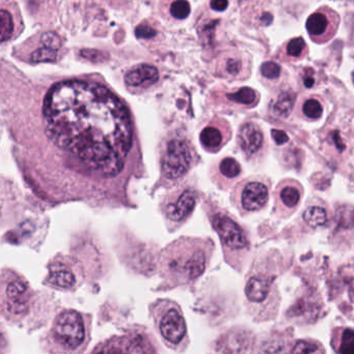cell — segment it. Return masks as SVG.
<instances>
[{
	"mask_svg": "<svg viewBox=\"0 0 354 354\" xmlns=\"http://www.w3.org/2000/svg\"><path fill=\"white\" fill-rule=\"evenodd\" d=\"M43 113L49 138L88 169L106 177L123 169L132 146L131 119L109 88L82 80L55 84Z\"/></svg>",
	"mask_w": 354,
	"mask_h": 354,
	"instance_id": "obj_1",
	"label": "cell"
},
{
	"mask_svg": "<svg viewBox=\"0 0 354 354\" xmlns=\"http://www.w3.org/2000/svg\"><path fill=\"white\" fill-rule=\"evenodd\" d=\"M339 22V14L331 8L323 6L308 16L306 20L308 37L316 44H325L337 34Z\"/></svg>",
	"mask_w": 354,
	"mask_h": 354,
	"instance_id": "obj_2",
	"label": "cell"
},
{
	"mask_svg": "<svg viewBox=\"0 0 354 354\" xmlns=\"http://www.w3.org/2000/svg\"><path fill=\"white\" fill-rule=\"evenodd\" d=\"M55 335L59 344L75 349L84 339V321L74 310H67L59 315L55 325Z\"/></svg>",
	"mask_w": 354,
	"mask_h": 354,
	"instance_id": "obj_3",
	"label": "cell"
},
{
	"mask_svg": "<svg viewBox=\"0 0 354 354\" xmlns=\"http://www.w3.org/2000/svg\"><path fill=\"white\" fill-rule=\"evenodd\" d=\"M192 163L189 147L182 140H171L167 145V153L162 159V171L167 179L176 180L182 177Z\"/></svg>",
	"mask_w": 354,
	"mask_h": 354,
	"instance_id": "obj_4",
	"label": "cell"
},
{
	"mask_svg": "<svg viewBox=\"0 0 354 354\" xmlns=\"http://www.w3.org/2000/svg\"><path fill=\"white\" fill-rule=\"evenodd\" d=\"M274 281L270 275L259 272L250 277L245 286V296L252 306H258V310H264L277 298Z\"/></svg>",
	"mask_w": 354,
	"mask_h": 354,
	"instance_id": "obj_5",
	"label": "cell"
},
{
	"mask_svg": "<svg viewBox=\"0 0 354 354\" xmlns=\"http://www.w3.org/2000/svg\"><path fill=\"white\" fill-rule=\"evenodd\" d=\"M213 225L223 243L230 250H246L250 248L245 232L233 219L225 215H216L213 218Z\"/></svg>",
	"mask_w": 354,
	"mask_h": 354,
	"instance_id": "obj_6",
	"label": "cell"
},
{
	"mask_svg": "<svg viewBox=\"0 0 354 354\" xmlns=\"http://www.w3.org/2000/svg\"><path fill=\"white\" fill-rule=\"evenodd\" d=\"M269 200V184L261 178L248 180L240 192V206L246 212H256L266 206Z\"/></svg>",
	"mask_w": 354,
	"mask_h": 354,
	"instance_id": "obj_7",
	"label": "cell"
},
{
	"mask_svg": "<svg viewBox=\"0 0 354 354\" xmlns=\"http://www.w3.org/2000/svg\"><path fill=\"white\" fill-rule=\"evenodd\" d=\"M302 187L294 180H285L277 186L275 192V205L279 213L290 215L299 206L302 196Z\"/></svg>",
	"mask_w": 354,
	"mask_h": 354,
	"instance_id": "obj_8",
	"label": "cell"
},
{
	"mask_svg": "<svg viewBox=\"0 0 354 354\" xmlns=\"http://www.w3.org/2000/svg\"><path fill=\"white\" fill-rule=\"evenodd\" d=\"M238 142L246 156H257L264 148V132L258 124L254 122H248L240 128Z\"/></svg>",
	"mask_w": 354,
	"mask_h": 354,
	"instance_id": "obj_9",
	"label": "cell"
},
{
	"mask_svg": "<svg viewBox=\"0 0 354 354\" xmlns=\"http://www.w3.org/2000/svg\"><path fill=\"white\" fill-rule=\"evenodd\" d=\"M160 330L163 337L167 341L178 344L182 341L184 335H185V321L177 310H169L163 318L162 322H161Z\"/></svg>",
	"mask_w": 354,
	"mask_h": 354,
	"instance_id": "obj_10",
	"label": "cell"
},
{
	"mask_svg": "<svg viewBox=\"0 0 354 354\" xmlns=\"http://www.w3.org/2000/svg\"><path fill=\"white\" fill-rule=\"evenodd\" d=\"M308 55V47L301 37L290 39L281 45L277 51V59L287 63H296L302 61Z\"/></svg>",
	"mask_w": 354,
	"mask_h": 354,
	"instance_id": "obj_11",
	"label": "cell"
},
{
	"mask_svg": "<svg viewBox=\"0 0 354 354\" xmlns=\"http://www.w3.org/2000/svg\"><path fill=\"white\" fill-rule=\"evenodd\" d=\"M8 308L14 314L26 312L28 301V286L22 281H14L8 286Z\"/></svg>",
	"mask_w": 354,
	"mask_h": 354,
	"instance_id": "obj_12",
	"label": "cell"
},
{
	"mask_svg": "<svg viewBox=\"0 0 354 354\" xmlns=\"http://www.w3.org/2000/svg\"><path fill=\"white\" fill-rule=\"evenodd\" d=\"M159 73L153 66L142 65L128 72L125 82L131 88H148L158 82Z\"/></svg>",
	"mask_w": 354,
	"mask_h": 354,
	"instance_id": "obj_13",
	"label": "cell"
},
{
	"mask_svg": "<svg viewBox=\"0 0 354 354\" xmlns=\"http://www.w3.org/2000/svg\"><path fill=\"white\" fill-rule=\"evenodd\" d=\"M250 59L245 55H233L225 59L223 69L230 77L244 80L250 74Z\"/></svg>",
	"mask_w": 354,
	"mask_h": 354,
	"instance_id": "obj_14",
	"label": "cell"
},
{
	"mask_svg": "<svg viewBox=\"0 0 354 354\" xmlns=\"http://www.w3.org/2000/svg\"><path fill=\"white\" fill-rule=\"evenodd\" d=\"M331 344L337 353L354 354V329L350 327L335 328Z\"/></svg>",
	"mask_w": 354,
	"mask_h": 354,
	"instance_id": "obj_15",
	"label": "cell"
},
{
	"mask_svg": "<svg viewBox=\"0 0 354 354\" xmlns=\"http://www.w3.org/2000/svg\"><path fill=\"white\" fill-rule=\"evenodd\" d=\"M194 205H196V196L194 192L187 190L180 196L175 206L169 209V217L175 221H184L194 210Z\"/></svg>",
	"mask_w": 354,
	"mask_h": 354,
	"instance_id": "obj_16",
	"label": "cell"
},
{
	"mask_svg": "<svg viewBox=\"0 0 354 354\" xmlns=\"http://www.w3.org/2000/svg\"><path fill=\"white\" fill-rule=\"evenodd\" d=\"M296 94L291 90L283 91L271 103V113L277 118H288L295 105Z\"/></svg>",
	"mask_w": 354,
	"mask_h": 354,
	"instance_id": "obj_17",
	"label": "cell"
},
{
	"mask_svg": "<svg viewBox=\"0 0 354 354\" xmlns=\"http://www.w3.org/2000/svg\"><path fill=\"white\" fill-rule=\"evenodd\" d=\"M225 97L231 102L240 105V106L246 107V109L256 106L260 101V94L258 91L248 88V86L238 88L235 92L229 93Z\"/></svg>",
	"mask_w": 354,
	"mask_h": 354,
	"instance_id": "obj_18",
	"label": "cell"
},
{
	"mask_svg": "<svg viewBox=\"0 0 354 354\" xmlns=\"http://www.w3.org/2000/svg\"><path fill=\"white\" fill-rule=\"evenodd\" d=\"M324 104L319 96H310L304 99L300 105V113L308 121H318L322 118Z\"/></svg>",
	"mask_w": 354,
	"mask_h": 354,
	"instance_id": "obj_19",
	"label": "cell"
},
{
	"mask_svg": "<svg viewBox=\"0 0 354 354\" xmlns=\"http://www.w3.org/2000/svg\"><path fill=\"white\" fill-rule=\"evenodd\" d=\"M49 281L57 287L70 288L74 285L75 279H74L73 273L69 269L66 268L64 265L57 264L51 267Z\"/></svg>",
	"mask_w": 354,
	"mask_h": 354,
	"instance_id": "obj_20",
	"label": "cell"
},
{
	"mask_svg": "<svg viewBox=\"0 0 354 354\" xmlns=\"http://www.w3.org/2000/svg\"><path fill=\"white\" fill-rule=\"evenodd\" d=\"M328 215L326 209L321 206H310L304 213V221L308 227L318 229L326 225Z\"/></svg>",
	"mask_w": 354,
	"mask_h": 354,
	"instance_id": "obj_21",
	"label": "cell"
},
{
	"mask_svg": "<svg viewBox=\"0 0 354 354\" xmlns=\"http://www.w3.org/2000/svg\"><path fill=\"white\" fill-rule=\"evenodd\" d=\"M201 142L206 148L210 150L218 149L223 142V134L217 127L205 128L201 133Z\"/></svg>",
	"mask_w": 354,
	"mask_h": 354,
	"instance_id": "obj_22",
	"label": "cell"
},
{
	"mask_svg": "<svg viewBox=\"0 0 354 354\" xmlns=\"http://www.w3.org/2000/svg\"><path fill=\"white\" fill-rule=\"evenodd\" d=\"M206 267V259L203 252H196L192 258L186 263L185 271L190 279H196L204 272Z\"/></svg>",
	"mask_w": 354,
	"mask_h": 354,
	"instance_id": "obj_23",
	"label": "cell"
},
{
	"mask_svg": "<svg viewBox=\"0 0 354 354\" xmlns=\"http://www.w3.org/2000/svg\"><path fill=\"white\" fill-rule=\"evenodd\" d=\"M219 171L227 179H235L241 174V167L236 159L227 157L221 161Z\"/></svg>",
	"mask_w": 354,
	"mask_h": 354,
	"instance_id": "obj_24",
	"label": "cell"
},
{
	"mask_svg": "<svg viewBox=\"0 0 354 354\" xmlns=\"http://www.w3.org/2000/svg\"><path fill=\"white\" fill-rule=\"evenodd\" d=\"M0 26H1V42L9 40L14 32V21L11 13L7 10H1L0 12Z\"/></svg>",
	"mask_w": 354,
	"mask_h": 354,
	"instance_id": "obj_25",
	"label": "cell"
},
{
	"mask_svg": "<svg viewBox=\"0 0 354 354\" xmlns=\"http://www.w3.org/2000/svg\"><path fill=\"white\" fill-rule=\"evenodd\" d=\"M261 75L269 82L279 80L281 75V67L277 62L268 61L262 64L260 68Z\"/></svg>",
	"mask_w": 354,
	"mask_h": 354,
	"instance_id": "obj_26",
	"label": "cell"
},
{
	"mask_svg": "<svg viewBox=\"0 0 354 354\" xmlns=\"http://www.w3.org/2000/svg\"><path fill=\"white\" fill-rule=\"evenodd\" d=\"M320 346L314 341H297L292 348V353H316L320 352Z\"/></svg>",
	"mask_w": 354,
	"mask_h": 354,
	"instance_id": "obj_27",
	"label": "cell"
},
{
	"mask_svg": "<svg viewBox=\"0 0 354 354\" xmlns=\"http://www.w3.org/2000/svg\"><path fill=\"white\" fill-rule=\"evenodd\" d=\"M57 50L48 48V47H43L38 49L32 55V61L35 63H45V62H55L57 59Z\"/></svg>",
	"mask_w": 354,
	"mask_h": 354,
	"instance_id": "obj_28",
	"label": "cell"
},
{
	"mask_svg": "<svg viewBox=\"0 0 354 354\" xmlns=\"http://www.w3.org/2000/svg\"><path fill=\"white\" fill-rule=\"evenodd\" d=\"M171 14L177 19H185L190 14V5L186 0H176L171 5Z\"/></svg>",
	"mask_w": 354,
	"mask_h": 354,
	"instance_id": "obj_29",
	"label": "cell"
},
{
	"mask_svg": "<svg viewBox=\"0 0 354 354\" xmlns=\"http://www.w3.org/2000/svg\"><path fill=\"white\" fill-rule=\"evenodd\" d=\"M337 223L341 227H351L354 225V208L352 207H342L337 213Z\"/></svg>",
	"mask_w": 354,
	"mask_h": 354,
	"instance_id": "obj_30",
	"label": "cell"
},
{
	"mask_svg": "<svg viewBox=\"0 0 354 354\" xmlns=\"http://www.w3.org/2000/svg\"><path fill=\"white\" fill-rule=\"evenodd\" d=\"M42 43L45 47L53 49V50H59L62 46L61 38L59 35L55 32H46L42 36Z\"/></svg>",
	"mask_w": 354,
	"mask_h": 354,
	"instance_id": "obj_31",
	"label": "cell"
},
{
	"mask_svg": "<svg viewBox=\"0 0 354 354\" xmlns=\"http://www.w3.org/2000/svg\"><path fill=\"white\" fill-rule=\"evenodd\" d=\"M300 78H301L302 84L306 88H313L316 86V74L312 68H304L300 73Z\"/></svg>",
	"mask_w": 354,
	"mask_h": 354,
	"instance_id": "obj_32",
	"label": "cell"
},
{
	"mask_svg": "<svg viewBox=\"0 0 354 354\" xmlns=\"http://www.w3.org/2000/svg\"><path fill=\"white\" fill-rule=\"evenodd\" d=\"M136 37L140 39H151L156 36V30L151 26L142 24L136 30Z\"/></svg>",
	"mask_w": 354,
	"mask_h": 354,
	"instance_id": "obj_33",
	"label": "cell"
},
{
	"mask_svg": "<svg viewBox=\"0 0 354 354\" xmlns=\"http://www.w3.org/2000/svg\"><path fill=\"white\" fill-rule=\"evenodd\" d=\"M271 136H272L273 140H274L275 144L279 145H285L286 142L289 140V138H288L287 133L283 130L279 129H273L272 132H271Z\"/></svg>",
	"mask_w": 354,
	"mask_h": 354,
	"instance_id": "obj_34",
	"label": "cell"
},
{
	"mask_svg": "<svg viewBox=\"0 0 354 354\" xmlns=\"http://www.w3.org/2000/svg\"><path fill=\"white\" fill-rule=\"evenodd\" d=\"M210 6L214 11L223 12L227 10L229 1L227 0H211Z\"/></svg>",
	"mask_w": 354,
	"mask_h": 354,
	"instance_id": "obj_35",
	"label": "cell"
}]
</instances>
